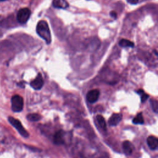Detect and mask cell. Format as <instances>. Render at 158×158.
<instances>
[{"mask_svg":"<svg viewBox=\"0 0 158 158\" xmlns=\"http://www.w3.org/2000/svg\"><path fill=\"white\" fill-rule=\"evenodd\" d=\"M36 32L38 35L43 38L47 44L51 41V36L50 30L48 23L44 20H40L36 25Z\"/></svg>","mask_w":158,"mask_h":158,"instance_id":"cell-1","label":"cell"},{"mask_svg":"<svg viewBox=\"0 0 158 158\" xmlns=\"http://www.w3.org/2000/svg\"><path fill=\"white\" fill-rule=\"evenodd\" d=\"M8 120L10 123L16 128L19 133L24 138H28L29 136V133L22 126L21 122L17 118L13 117H9Z\"/></svg>","mask_w":158,"mask_h":158,"instance_id":"cell-2","label":"cell"},{"mask_svg":"<svg viewBox=\"0 0 158 158\" xmlns=\"http://www.w3.org/2000/svg\"><path fill=\"white\" fill-rule=\"evenodd\" d=\"M23 107V98L19 95H14L11 98V108L15 112H19Z\"/></svg>","mask_w":158,"mask_h":158,"instance_id":"cell-3","label":"cell"},{"mask_svg":"<svg viewBox=\"0 0 158 158\" xmlns=\"http://www.w3.org/2000/svg\"><path fill=\"white\" fill-rule=\"evenodd\" d=\"M31 15V11L28 8L20 9L17 14V19L20 23H25L27 22Z\"/></svg>","mask_w":158,"mask_h":158,"instance_id":"cell-4","label":"cell"},{"mask_svg":"<svg viewBox=\"0 0 158 158\" xmlns=\"http://www.w3.org/2000/svg\"><path fill=\"white\" fill-rule=\"evenodd\" d=\"M44 84V81L41 73H38L36 77L31 81L30 86L35 89H40Z\"/></svg>","mask_w":158,"mask_h":158,"instance_id":"cell-5","label":"cell"},{"mask_svg":"<svg viewBox=\"0 0 158 158\" xmlns=\"http://www.w3.org/2000/svg\"><path fill=\"white\" fill-rule=\"evenodd\" d=\"M53 142L56 145H61L64 144V131L63 130H58L54 133L53 136Z\"/></svg>","mask_w":158,"mask_h":158,"instance_id":"cell-6","label":"cell"},{"mask_svg":"<svg viewBox=\"0 0 158 158\" xmlns=\"http://www.w3.org/2000/svg\"><path fill=\"white\" fill-rule=\"evenodd\" d=\"M99 96V91L97 89H91L86 94V100L90 103L96 102Z\"/></svg>","mask_w":158,"mask_h":158,"instance_id":"cell-7","label":"cell"},{"mask_svg":"<svg viewBox=\"0 0 158 158\" xmlns=\"http://www.w3.org/2000/svg\"><path fill=\"white\" fill-rule=\"evenodd\" d=\"M122 115L121 114H113L109 119V125L110 126H116L122 120Z\"/></svg>","mask_w":158,"mask_h":158,"instance_id":"cell-8","label":"cell"},{"mask_svg":"<svg viewBox=\"0 0 158 158\" xmlns=\"http://www.w3.org/2000/svg\"><path fill=\"white\" fill-rule=\"evenodd\" d=\"M147 144L151 150H155L157 148L158 140L154 136H149L147 138Z\"/></svg>","mask_w":158,"mask_h":158,"instance_id":"cell-9","label":"cell"},{"mask_svg":"<svg viewBox=\"0 0 158 158\" xmlns=\"http://www.w3.org/2000/svg\"><path fill=\"white\" fill-rule=\"evenodd\" d=\"M122 148L124 153L127 155H131L133 150V146L131 143L128 141H125L122 143Z\"/></svg>","mask_w":158,"mask_h":158,"instance_id":"cell-10","label":"cell"},{"mask_svg":"<svg viewBox=\"0 0 158 158\" xmlns=\"http://www.w3.org/2000/svg\"><path fill=\"white\" fill-rule=\"evenodd\" d=\"M52 5L54 7L60 9H66L69 6V4L65 0H53Z\"/></svg>","mask_w":158,"mask_h":158,"instance_id":"cell-11","label":"cell"},{"mask_svg":"<svg viewBox=\"0 0 158 158\" xmlns=\"http://www.w3.org/2000/svg\"><path fill=\"white\" fill-rule=\"evenodd\" d=\"M118 44L123 48H126V47H130V48H133L134 46V43L127 39H122L119 43Z\"/></svg>","mask_w":158,"mask_h":158,"instance_id":"cell-12","label":"cell"},{"mask_svg":"<svg viewBox=\"0 0 158 158\" xmlns=\"http://www.w3.org/2000/svg\"><path fill=\"white\" fill-rule=\"evenodd\" d=\"M27 118L28 120L31 121V122H36L38 121L41 119V116L36 113H32V114H29L27 115Z\"/></svg>","mask_w":158,"mask_h":158,"instance_id":"cell-13","label":"cell"},{"mask_svg":"<svg viewBox=\"0 0 158 158\" xmlns=\"http://www.w3.org/2000/svg\"><path fill=\"white\" fill-rule=\"evenodd\" d=\"M96 120L99 124V125L100 126V127L101 128H102L103 130H106V121L104 118V117L101 115H98L96 116Z\"/></svg>","mask_w":158,"mask_h":158,"instance_id":"cell-14","label":"cell"},{"mask_svg":"<svg viewBox=\"0 0 158 158\" xmlns=\"http://www.w3.org/2000/svg\"><path fill=\"white\" fill-rule=\"evenodd\" d=\"M134 124H143L144 123V119L142 115V113H138L133 119L132 120Z\"/></svg>","mask_w":158,"mask_h":158,"instance_id":"cell-15","label":"cell"},{"mask_svg":"<svg viewBox=\"0 0 158 158\" xmlns=\"http://www.w3.org/2000/svg\"><path fill=\"white\" fill-rule=\"evenodd\" d=\"M137 93L141 96V102H144L148 98H149V95L146 94L144 93V91L142 89H139L137 91Z\"/></svg>","mask_w":158,"mask_h":158,"instance_id":"cell-16","label":"cell"},{"mask_svg":"<svg viewBox=\"0 0 158 158\" xmlns=\"http://www.w3.org/2000/svg\"><path fill=\"white\" fill-rule=\"evenodd\" d=\"M150 104L153 110V111L156 113H157L158 112V103L157 100L154 99H151L150 100Z\"/></svg>","mask_w":158,"mask_h":158,"instance_id":"cell-17","label":"cell"},{"mask_svg":"<svg viewBox=\"0 0 158 158\" xmlns=\"http://www.w3.org/2000/svg\"><path fill=\"white\" fill-rule=\"evenodd\" d=\"M128 2H129L131 4H136L138 3L139 0H127Z\"/></svg>","mask_w":158,"mask_h":158,"instance_id":"cell-18","label":"cell"},{"mask_svg":"<svg viewBox=\"0 0 158 158\" xmlns=\"http://www.w3.org/2000/svg\"><path fill=\"white\" fill-rule=\"evenodd\" d=\"M110 16H111L112 17H113V18H114V19H116V18H117V13H116L115 11H111L110 13Z\"/></svg>","mask_w":158,"mask_h":158,"instance_id":"cell-19","label":"cell"},{"mask_svg":"<svg viewBox=\"0 0 158 158\" xmlns=\"http://www.w3.org/2000/svg\"><path fill=\"white\" fill-rule=\"evenodd\" d=\"M5 1V0H0V1Z\"/></svg>","mask_w":158,"mask_h":158,"instance_id":"cell-20","label":"cell"}]
</instances>
